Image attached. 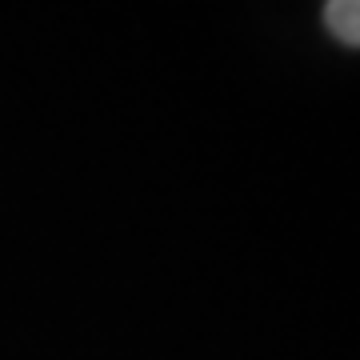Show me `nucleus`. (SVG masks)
Returning a JSON list of instances; mask_svg holds the SVG:
<instances>
[{
	"label": "nucleus",
	"mask_w": 360,
	"mask_h": 360,
	"mask_svg": "<svg viewBox=\"0 0 360 360\" xmlns=\"http://www.w3.org/2000/svg\"><path fill=\"white\" fill-rule=\"evenodd\" d=\"M324 25L340 44L360 49V0H324Z\"/></svg>",
	"instance_id": "obj_1"
}]
</instances>
